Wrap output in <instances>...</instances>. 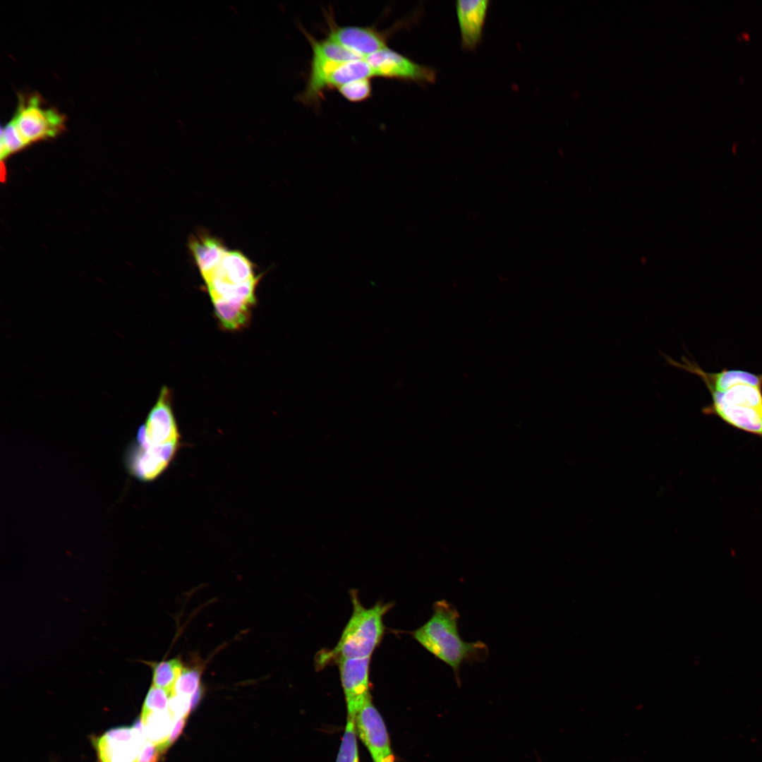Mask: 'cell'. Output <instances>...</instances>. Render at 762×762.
Listing matches in <instances>:
<instances>
[{
  "instance_id": "19",
  "label": "cell",
  "mask_w": 762,
  "mask_h": 762,
  "mask_svg": "<svg viewBox=\"0 0 762 762\" xmlns=\"http://www.w3.org/2000/svg\"><path fill=\"white\" fill-rule=\"evenodd\" d=\"M212 300L215 313L226 328L236 329L247 322L250 306L222 298Z\"/></svg>"
},
{
  "instance_id": "10",
  "label": "cell",
  "mask_w": 762,
  "mask_h": 762,
  "mask_svg": "<svg viewBox=\"0 0 762 762\" xmlns=\"http://www.w3.org/2000/svg\"><path fill=\"white\" fill-rule=\"evenodd\" d=\"M328 38L363 57L387 48L385 35L375 28L339 26L329 16Z\"/></svg>"
},
{
  "instance_id": "21",
  "label": "cell",
  "mask_w": 762,
  "mask_h": 762,
  "mask_svg": "<svg viewBox=\"0 0 762 762\" xmlns=\"http://www.w3.org/2000/svg\"><path fill=\"white\" fill-rule=\"evenodd\" d=\"M354 718L347 716L336 762H359Z\"/></svg>"
},
{
  "instance_id": "12",
  "label": "cell",
  "mask_w": 762,
  "mask_h": 762,
  "mask_svg": "<svg viewBox=\"0 0 762 762\" xmlns=\"http://www.w3.org/2000/svg\"><path fill=\"white\" fill-rule=\"evenodd\" d=\"M188 248L203 279L213 272L227 250L219 238L203 231L192 235Z\"/></svg>"
},
{
  "instance_id": "3",
  "label": "cell",
  "mask_w": 762,
  "mask_h": 762,
  "mask_svg": "<svg viewBox=\"0 0 762 762\" xmlns=\"http://www.w3.org/2000/svg\"><path fill=\"white\" fill-rule=\"evenodd\" d=\"M351 600L353 607L351 617L336 646L320 655L321 665L332 660L370 658L382 638L383 617L389 610L390 604L377 603L365 608L355 592L351 593Z\"/></svg>"
},
{
  "instance_id": "23",
  "label": "cell",
  "mask_w": 762,
  "mask_h": 762,
  "mask_svg": "<svg viewBox=\"0 0 762 762\" xmlns=\"http://www.w3.org/2000/svg\"><path fill=\"white\" fill-rule=\"evenodd\" d=\"M200 672L197 669L183 667L174 689V694L192 697L200 687Z\"/></svg>"
},
{
  "instance_id": "6",
  "label": "cell",
  "mask_w": 762,
  "mask_h": 762,
  "mask_svg": "<svg viewBox=\"0 0 762 762\" xmlns=\"http://www.w3.org/2000/svg\"><path fill=\"white\" fill-rule=\"evenodd\" d=\"M373 76L412 81L418 84L434 83L435 69L417 64L389 48H385L365 57Z\"/></svg>"
},
{
  "instance_id": "27",
  "label": "cell",
  "mask_w": 762,
  "mask_h": 762,
  "mask_svg": "<svg viewBox=\"0 0 762 762\" xmlns=\"http://www.w3.org/2000/svg\"><path fill=\"white\" fill-rule=\"evenodd\" d=\"M163 754L159 744L147 740L140 751L136 762H158Z\"/></svg>"
},
{
  "instance_id": "4",
  "label": "cell",
  "mask_w": 762,
  "mask_h": 762,
  "mask_svg": "<svg viewBox=\"0 0 762 762\" xmlns=\"http://www.w3.org/2000/svg\"><path fill=\"white\" fill-rule=\"evenodd\" d=\"M28 144L55 137L65 129L66 116L45 105L37 93L20 95L11 119Z\"/></svg>"
},
{
  "instance_id": "5",
  "label": "cell",
  "mask_w": 762,
  "mask_h": 762,
  "mask_svg": "<svg viewBox=\"0 0 762 762\" xmlns=\"http://www.w3.org/2000/svg\"><path fill=\"white\" fill-rule=\"evenodd\" d=\"M169 398V391L164 387L145 423L138 429L133 443L155 451H179L180 434Z\"/></svg>"
},
{
  "instance_id": "20",
  "label": "cell",
  "mask_w": 762,
  "mask_h": 762,
  "mask_svg": "<svg viewBox=\"0 0 762 762\" xmlns=\"http://www.w3.org/2000/svg\"><path fill=\"white\" fill-rule=\"evenodd\" d=\"M152 671V685L166 690L171 696L176 682L183 666L181 660L172 658L159 663H150Z\"/></svg>"
},
{
  "instance_id": "2",
  "label": "cell",
  "mask_w": 762,
  "mask_h": 762,
  "mask_svg": "<svg viewBox=\"0 0 762 762\" xmlns=\"http://www.w3.org/2000/svg\"><path fill=\"white\" fill-rule=\"evenodd\" d=\"M459 618L454 605L445 599L437 600L433 604L430 619L411 633L420 645L452 669L458 684L463 663H482L489 655L484 642L462 639L459 631Z\"/></svg>"
},
{
  "instance_id": "16",
  "label": "cell",
  "mask_w": 762,
  "mask_h": 762,
  "mask_svg": "<svg viewBox=\"0 0 762 762\" xmlns=\"http://www.w3.org/2000/svg\"><path fill=\"white\" fill-rule=\"evenodd\" d=\"M311 45L313 56L337 63L364 59L365 57L329 39L317 40L303 30Z\"/></svg>"
},
{
  "instance_id": "22",
  "label": "cell",
  "mask_w": 762,
  "mask_h": 762,
  "mask_svg": "<svg viewBox=\"0 0 762 762\" xmlns=\"http://www.w3.org/2000/svg\"><path fill=\"white\" fill-rule=\"evenodd\" d=\"M27 145L19 131L17 129L13 121L11 120L2 129L1 133V157L4 158L8 155L19 151Z\"/></svg>"
},
{
  "instance_id": "9",
  "label": "cell",
  "mask_w": 762,
  "mask_h": 762,
  "mask_svg": "<svg viewBox=\"0 0 762 762\" xmlns=\"http://www.w3.org/2000/svg\"><path fill=\"white\" fill-rule=\"evenodd\" d=\"M356 734L373 761L392 754L389 733L380 712L368 699L354 717Z\"/></svg>"
},
{
  "instance_id": "14",
  "label": "cell",
  "mask_w": 762,
  "mask_h": 762,
  "mask_svg": "<svg viewBox=\"0 0 762 762\" xmlns=\"http://www.w3.org/2000/svg\"><path fill=\"white\" fill-rule=\"evenodd\" d=\"M259 279V277H255L238 284L217 280H210L205 283L212 299L222 298L251 306L255 302V290Z\"/></svg>"
},
{
  "instance_id": "18",
  "label": "cell",
  "mask_w": 762,
  "mask_h": 762,
  "mask_svg": "<svg viewBox=\"0 0 762 762\" xmlns=\"http://www.w3.org/2000/svg\"><path fill=\"white\" fill-rule=\"evenodd\" d=\"M147 740L162 744L168 739L175 720L169 710L140 715Z\"/></svg>"
},
{
  "instance_id": "25",
  "label": "cell",
  "mask_w": 762,
  "mask_h": 762,
  "mask_svg": "<svg viewBox=\"0 0 762 762\" xmlns=\"http://www.w3.org/2000/svg\"><path fill=\"white\" fill-rule=\"evenodd\" d=\"M169 698L166 690L152 684L145 696L141 714L169 710Z\"/></svg>"
},
{
  "instance_id": "7",
  "label": "cell",
  "mask_w": 762,
  "mask_h": 762,
  "mask_svg": "<svg viewBox=\"0 0 762 762\" xmlns=\"http://www.w3.org/2000/svg\"><path fill=\"white\" fill-rule=\"evenodd\" d=\"M146 739L138 736L132 727L111 728L92 744L100 762H136Z\"/></svg>"
},
{
  "instance_id": "11",
  "label": "cell",
  "mask_w": 762,
  "mask_h": 762,
  "mask_svg": "<svg viewBox=\"0 0 762 762\" xmlns=\"http://www.w3.org/2000/svg\"><path fill=\"white\" fill-rule=\"evenodd\" d=\"M488 0H459L456 12L464 49L473 51L479 45L490 6Z\"/></svg>"
},
{
  "instance_id": "29",
  "label": "cell",
  "mask_w": 762,
  "mask_h": 762,
  "mask_svg": "<svg viewBox=\"0 0 762 762\" xmlns=\"http://www.w3.org/2000/svg\"><path fill=\"white\" fill-rule=\"evenodd\" d=\"M373 762H394V756L392 753L374 760Z\"/></svg>"
},
{
  "instance_id": "8",
  "label": "cell",
  "mask_w": 762,
  "mask_h": 762,
  "mask_svg": "<svg viewBox=\"0 0 762 762\" xmlns=\"http://www.w3.org/2000/svg\"><path fill=\"white\" fill-rule=\"evenodd\" d=\"M370 658H347L338 661L347 716L354 718L371 697L369 668Z\"/></svg>"
},
{
  "instance_id": "15",
  "label": "cell",
  "mask_w": 762,
  "mask_h": 762,
  "mask_svg": "<svg viewBox=\"0 0 762 762\" xmlns=\"http://www.w3.org/2000/svg\"><path fill=\"white\" fill-rule=\"evenodd\" d=\"M339 64L313 56L310 71L305 90L300 99L308 104H315L327 89V80L329 73Z\"/></svg>"
},
{
  "instance_id": "17",
  "label": "cell",
  "mask_w": 762,
  "mask_h": 762,
  "mask_svg": "<svg viewBox=\"0 0 762 762\" xmlns=\"http://www.w3.org/2000/svg\"><path fill=\"white\" fill-rule=\"evenodd\" d=\"M373 76L372 69L364 59L338 64L329 73L327 88L339 87L353 80Z\"/></svg>"
},
{
  "instance_id": "24",
  "label": "cell",
  "mask_w": 762,
  "mask_h": 762,
  "mask_svg": "<svg viewBox=\"0 0 762 762\" xmlns=\"http://www.w3.org/2000/svg\"><path fill=\"white\" fill-rule=\"evenodd\" d=\"M340 94L347 100L358 102L367 99L372 93L369 78L351 81L338 87Z\"/></svg>"
},
{
  "instance_id": "1",
  "label": "cell",
  "mask_w": 762,
  "mask_h": 762,
  "mask_svg": "<svg viewBox=\"0 0 762 762\" xmlns=\"http://www.w3.org/2000/svg\"><path fill=\"white\" fill-rule=\"evenodd\" d=\"M667 364L697 375L710 392L711 402L702 413L715 416L729 425L762 438V373L742 369L703 370L685 356L677 361L661 353Z\"/></svg>"
},
{
  "instance_id": "26",
  "label": "cell",
  "mask_w": 762,
  "mask_h": 762,
  "mask_svg": "<svg viewBox=\"0 0 762 762\" xmlns=\"http://www.w3.org/2000/svg\"><path fill=\"white\" fill-rule=\"evenodd\" d=\"M169 710L175 720L188 717L191 712V698L174 694L169 698Z\"/></svg>"
},
{
  "instance_id": "28",
  "label": "cell",
  "mask_w": 762,
  "mask_h": 762,
  "mask_svg": "<svg viewBox=\"0 0 762 762\" xmlns=\"http://www.w3.org/2000/svg\"><path fill=\"white\" fill-rule=\"evenodd\" d=\"M187 718L183 717L176 720L167 741L162 744H159L163 753L179 737L186 724Z\"/></svg>"
},
{
  "instance_id": "13",
  "label": "cell",
  "mask_w": 762,
  "mask_h": 762,
  "mask_svg": "<svg viewBox=\"0 0 762 762\" xmlns=\"http://www.w3.org/2000/svg\"><path fill=\"white\" fill-rule=\"evenodd\" d=\"M254 277V265L246 256L238 250H226L217 267L204 280L238 284Z\"/></svg>"
}]
</instances>
